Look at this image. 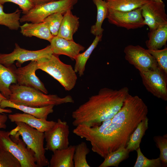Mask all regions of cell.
<instances>
[{
    "mask_svg": "<svg viewBox=\"0 0 167 167\" xmlns=\"http://www.w3.org/2000/svg\"><path fill=\"white\" fill-rule=\"evenodd\" d=\"M148 113L142 99L129 93L109 125L101 134L86 140L90 142L93 152L105 158L111 152L126 148L131 135Z\"/></svg>",
    "mask_w": 167,
    "mask_h": 167,
    "instance_id": "obj_1",
    "label": "cell"
},
{
    "mask_svg": "<svg viewBox=\"0 0 167 167\" xmlns=\"http://www.w3.org/2000/svg\"><path fill=\"white\" fill-rule=\"evenodd\" d=\"M129 93L126 87L118 90L104 88L96 95L74 111L73 125L92 127L100 125L103 122L112 118L121 108Z\"/></svg>",
    "mask_w": 167,
    "mask_h": 167,
    "instance_id": "obj_2",
    "label": "cell"
},
{
    "mask_svg": "<svg viewBox=\"0 0 167 167\" xmlns=\"http://www.w3.org/2000/svg\"><path fill=\"white\" fill-rule=\"evenodd\" d=\"M10 89L11 93L7 100L19 105L42 107L74 102L70 95L61 98L56 95H47L34 88L17 84H11Z\"/></svg>",
    "mask_w": 167,
    "mask_h": 167,
    "instance_id": "obj_3",
    "label": "cell"
},
{
    "mask_svg": "<svg viewBox=\"0 0 167 167\" xmlns=\"http://www.w3.org/2000/svg\"><path fill=\"white\" fill-rule=\"evenodd\" d=\"M15 123L16 126L9 132L10 135L16 137L21 136L27 146L34 152L38 167L48 166L49 161L45 155L44 147V133L24 122Z\"/></svg>",
    "mask_w": 167,
    "mask_h": 167,
    "instance_id": "obj_4",
    "label": "cell"
},
{
    "mask_svg": "<svg viewBox=\"0 0 167 167\" xmlns=\"http://www.w3.org/2000/svg\"><path fill=\"white\" fill-rule=\"evenodd\" d=\"M36 61L39 69L53 77L66 91H70L74 88L77 80L76 73L71 65L62 62L58 55L53 54Z\"/></svg>",
    "mask_w": 167,
    "mask_h": 167,
    "instance_id": "obj_5",
    "label": "cell"
},
{
    "mask_svg": "<svg viewBox=\"0 0 167 167\" xmlns=\"http://www.w3.org/2000/svg\"><path fill=\"white\" fill-rule=\"evenodd\" d=\"M26 146L19 137L11 136L9 131L0 130V148L11 153L21 167H38L34 152Z\"/></svg>",
    "mask_w": 167,
    "mask_h": 167,
    "instance_id": "obj_6",
    "label": "cell"
},
{
    "mask_svg": "<svg viewBox=\"0 0 167 167\" xmlns=\"http://www.w3.org/2000/svg\"><path fill=\"white\" fill-rule=\"evenodd\" d=\"M78 0H59L35 6L28 12L20 17V22L33 23L41 22L52 14H64L68 10H71Z\"/></svg>",
    "mask_w": 167,
    "mask_h": 167,
    "instance_id": "obj_7",
    "label": "cell"
},
{
    "mask_svg": "<svg viewBox=\"0 0 167 167\" xmlns=\"http://www.w3.org/2000/svg\"><path fill=\"white\" fill-rule=\"evenodd\" d=\"M53 54L50 45L37 50H30L22 48L15 43L13 51L8 54L0 53V62L8 67L13 65L15 61L17 67H20L25 62L37 61L43 58L49 57Z\"/></svg>",
    "mask_w": 167,
    "mask_h": 167,
    "instance_id": "obj_8",
    "label": "cell"
},
{
    "mask_svg": "<svg viewBox=\"0 0 167 167\" xmlns=\"http://www.w3.org/2000/svg\"><path fill=\"white\" fill-rule=\"evenodd\" d=\"M143 84L148 92L156 97L167 101V76L158 67L139 72Z\"/></svg>",
    "mask_w": 167,
    "mask_h": 167,
    "instance_id": "obj_9",
    "label": "cell"
},
{
    "mask_svg": "<svg viewBox=\"0 0 167 167\" xmlns=\"http://www.w3.org/2000/svg\"><path fill=\"white\" fill-rule=\"evenodd\" d=\"M69 126L67 122L58 118L54 125L44 132L45 149L54 152L67 148L69 145Z\"/></svg>",
    "mask_w": 167,
    "mask_h": 167,
    "instance_id": "obj_10",
    "label": "cell"
},
{
    "mask_svg": "<svg viewBox=\"0 0 167 167\" xmlns=\"http://www.w3.org/2000/svg\"><path fill=\"white\" fill-rule=\"evenodd\" d=\"M125 59L139 72L145 71L157 67L155 58L139 45H129L124 49Z\"/></svg>",
    "mask_w": 167,
    "mask_h": 167,
    "instance_id": "obj_11",
    "label": "cell"
},
{
    "mask_svg": "<svg viewBox=\"0 0 167 167\" xmlns=\"http://www.w3.org/2000/svg\"><path fill=\"white\" fill-rule=\"evenodd\" d=\"M8 67L14 75L18 84L34 88L46 94L48 93L44 84L36 75V71L39 69L37 61H31L27 65L18 68L13 64Z\"/></svg>",
    "mask_w": 167,
    "mask_h": 167,
    "instance_id": "obj_12",
    "label": "cell"
},
{
    "mask_svg": "<svg viewBox=\"0 0 167 167\" xmlns=\"http://www.w3.org/2000/svg\"><path fill=\"white\" fill-rule=\"evenodd\" d=\"M141 8L144 24L148 26L150 31L167 24V15L163 2L148 0Z\"/></svg>",
    "mask_w": 167,
    "mask_h": 167,
    "instance_id": "obj_13",
    "label": "cell"
},
{
    "mask_svg": "<svg viewBox=\"0 0 167 167\" xmlns=\"http://www.w3.org/2000/svg\"><path fill=\"white\" fill-rule=\"evenodd\" d=\"M141 8L129 11L109 10L107 17L109 23L129 30L141 28L145 25L141 14Z\"/></svg>",
    "mask_w": 167,
    "mask_h": 167,
    "instance_id": "obj_14",
    "label": "cell"
},
{
    "mask_svg": "<svg viewBox=\"0 0 167 167\" xmlns=\"http://www.w3.org/2000/svg\"><path fill=\"white\" fill-rule=\"evenodd\" d=\"M53 54L59 56L64 55L75 60L81 51H83L85 47L74 40L71 41L54 36L50 42Z\"/></svg>",
    "mask_w": 167,
    "mask_h": 167,
    "instance_id": "obj_15",
    "label": "cell"
},
{
    "mask_svg": "<svg viewBox=\"0 0 167 167\" xmlns=\"http://www.w3.org/2000/svg\"><path fill=\"white\" fill-rule=\"evenodd\" d=\"M8 118L12 122H22L44 133L51 129L56 122L53 121H49L46 119L38 118L24 113L9 114Z\"/></svg>",
    "mask_w": 167,
    "mask_h": 167,
    "instance_id": "obj_16",
    "label": "cell"
},
{
    "mask_svg": "<svg viewBox=\"0 0 167 167\" xmlns=\"http://www.w3.org/2000/svg\"><path fill=\"white\" fill-rule=\"evenodd\" d=\"M71 10L67 11L63 18L57 36L68 40L73 41V36L78 31L79 18L73 14Z\"/></svg>",
    "mask_w": 167,
    "mask_h": 167,
    "instance_id": "obj_17",
    "label": "cell"
},
{
    "mask_svg": "<svg viewBox=\"0 0 167 167\" xmlns=\"http://www.w3.org/2000/svg\"><path fill=\"white\" fill-rule=\"evenodd\" d=\"M20 28L21 33L26 37L35 36L50 42L54 36L44 21L37 23L26 22L20 26Z\"/></svg>",
    "mask_w": 167,
    "mask_h": 167,
    "instance_id": "obj_18",
    "label": "cell"
},
{
    "mask_svg": "<svg viewBox=\"0 0 167 167\" xmlns=\"http://www.w3.org/2000/svg\"><path fill=\"white\" fill-rule=\"evenodd\" d=\"M75 145H71L66 148L56 150L49 161L48 167H74L73 156Z\"/></svg>",
    "mask_w": 167,
    "mask_h": 167,
    "instance_id": "obj_19",
    "label": "cell"
},
{
    "mask_svg": "<svg viewBox=\"0 0 167 167\" xmlns=\"http://www.w3.org/2000/svg\"><path fill=\"white\" fill-rule=\"evenodd\" d=\"M54 105H52L42 107H34L14 104L7 99L3 100L0 104V108L5 109L9 107L20 110L39 118L47 119L48 115L53 112Z\"/></svg>",
    "mask_w": 167,
    "mask_h": 167,
    "instance_id": "obj_20",
    "label": "cell"
},
{
    "mask_svg": "<svg viewBox=\"0 0 167 167\" xmlns=\"http://www.w3.org/2000/svg\"><path fill=\"white\" fill-rule=\"evenodd\" d=\"M149 39L145 42L148 49H160L166 45L167 41V24L160 26L148 33Z\"/></svg>",
    "mask_w": 167,
    "mask_h": 167,
    "instance_id": "obj_21",
    "label": "cell"
},
{
    "mask_svg": "<svg viewBox=\"0 0 167 167\" xmlns=\"http://www.w3.org/2000/svg\"><path fill=\"white\" fill-rule=\"evenodd\" d=\"M97 10L96 20L95 24L91 28L90 32L93 35L102 36L104 29L102 28L103 23L107 18L109 9L105 0H92Z\"/></svg>",
    "mask_w": 167,
    "mask_h": 167,
    "instance_id": "obj_22",
    "label": "cell"
},
{
    "mask_svg": "<svg viewBox=\"0 0 167 167\" xmlns=\"http://www.w3.org/2000/svg\"><path fill=\"white\" fill-rule=\"evenodd\" d=\"M149 119L147 117L142 120L130 136L126 148L130 152L139 147L142 139L148 128Z\"/></svg>",
    "mask_w": 167,
    "mask_h": 167,
    "instance_id": "obj_23",
    "label": "cell"
},
{
    "mask_svg": "<svg viewBox=\"0 0 167 167\" xmlns=\"http://www.w3.org/2000/svg\"><path fill=\"white\" fill-rule=\"evenodd\" d=\"M148 0H105L109 10L129 11L142 6Z\"/></svg>",
    "mask_w": 167,
    "mask_h": 167,
    "instance_id": "obj_24",
    "label": "cell"
},
{
    "mask_svg": "<svg viewBox=\"0 0 167 167\" xmlns=\"http://www.w3.org/2000/svg\"><path fill=\"white\" fill-rule=\"evenodd\" d=\"M102 37V36H96L93 42L87 50L83 53H80L75 58L74 70L80 77L84 75L87 61L99 42L101 41Z\"/></svg>",
    "mask_w": 167,
    "mask_h": 167,
    "instance_id": "obj_25",
    "label": "cell"
},
{
    "mask_svg": "<svg viewBox=\"0 0 167 167\" xmlns=\"http://www.w3.org/2000/svg\"><path fill=\"white\" fill-rule=\"evenodd\" d=\"M17 83L15 76L10 69L0 62V92L7 99L11 93L10 85Z\"/></svg>",
    "mask_w": 167,
    "mask_h": 167,
    "instance_id": "obj_26",
    "label": "cell"
},
{
    "mask_svg": "<svg viewBox=\"0 0 167 167\" xmlns=\"http://www.w3.org/2000/svg\"><path fill=\"white\" fill-rule=\"evenodd\" d=\"M21 11L17 9L14 12L6 13L3 11V5L0 4V25L6 27L11 30H18L20 27Z\"/></svg>",
    "mask_w": 167,
    "mask_h": 167,
    "instance_id": "obj_27",
    "label": "cell"
},
{
    "mask_svg": "<svg viewBox=\"0 0 167 167\" xmlns=\"http://www.w3.org/2000/svg\"><path fill=\"white\" fill-rule=\"evenodd\" d=\"M130 152L126 148L122 147L111 152L104 158V160L99 167H118L120 163L129 157Z\"/></svg>",
    "mask_w": 167,
    "mask_h": 167,
    "instance_id": "obj_28",
    "label": "cell"
},
{
    "mask_svg": "<svg viewBox=\"0 0 167 167\" xmlns=\"http://www.w3.org/2000/svg\"><path fill=\"white\" fill-rule=\"evenodd\" d=\"M90 152L86 143L84 142L75 145L73 156L74 167H90L87 160V156Z\"/></svg>",
    "mask_w": 167,
    "mask_h": 167,
    "instance_id": "obj_29",
    "label": "cell"
},
{
    "mask_svg": "<svg viewBox=\"0 0 167 167\" xmlns=\"http://www.w3.org/2000/svg\"><path fill=\"white\" fill-rule=\"evenodd\" d=\"M136 151L137 152V157L134 167H161L163 166L159 157L150 159L143 155L140 147Z\"/></svg>",
    "mask_w": 167,
    "mask_h": 167,
    "instance_id": "obj_30",
    "label": "cell"
},
{
    "mask_svg": "<svg viewBox=\"0 0 167 167\" xmlns=\"http://www.w3.org/2000/svg\"><path fill=\"white\" fill-rule=\"evenodd\" d=\"M61 13H55L49 16L43 21L47 24L52 34L57 36L63 18Z\"/></svg>",
    "mask_w": 167,
    "mask_h": 167,
    "instance_id": "obj_31",
    "label": "cell"
},
{
    "mask_svg": "<svg viewBox=\"0 0 167 167\" xmlns=\"http://www.w3.org/2000/svg\"><path fill=\"white\" fill-rule=\"evenodd\" d=\"M147 50L155 59L158 67L167 76V48Z\"/></svg>",
    "mask_w": 167,
    "mask_h": 167,
    "instance_id": "obj_32",
    "label": "cell"
},
{
    "mask_svg": "<svg viewBox=\"0 0 167 167\" xmlns=\"http://www.w3.org/2000/svg\"><path fill=\"white\" fill-rule=\"evenodd\" d=\"M153 140L157 147L160 151L159 157L162 165H167V135L163 136L156 135L154 136Z\"/></svg>",
    "mask_w": 167,
    "mask_h": 167,
    "instance_id": "obj_33",
    "label": "cell"
},
{
    "mask_svg": "<svg viewBox=\"0 0 167 167\" xmlns=\"http://www.w3.org/2000/svg\"><path fill=\"white\" fill-rule=\"evenodd\" d=\"M0 167H21L18 160L10 152L0 148Z\"/></svg>",
    "mask_w": 167,
    "mask_h": 167,
    "instance_id": "obj_34",
    "label": "cell"
},
{
    "mask_svg": "<svg viewBox=\"0 0 167 167\" xmlns=\"http://www.w3.org/2000/svg\"><path fill=\"white\" fill-rule=\"evenodd\" d=\"M7 2L17 5L22 9L24 14L27 13L35 6L32 0H0V4L2 5Z\"/></svg>",
    "mask_w": 167,
    "mask_h": 167,
    "instance_id": "obj_35",
    "label": "cell"
},
{
    "mask_svg": "<svg viewBox=\"0 0 167 167\" xmlns=\"http://www.w3.org/2000/svg\"><path fill=\"white\" fill-rule=\"evenodd\" d=\"M8 117L5 113H0V130L1 129H5L6 127V122Z\"/></svg>",
    "mask_w": 167,
    "mask_h": 167,
    "instance_id": "obj_36",
    "label": "cell"
},
{
    "mask_svg": "<svg viewBox=\"0 0 167 167\" xmlns=\"http://www.w3.org/2000/svg\"><path fill=\"white\" fill-rule=\"evenodd\" d=\"M59 0H32L35 6L40 5L51 2Z\"/></svg>",
    "mask_w": 167,
    "mask_h": 167,
    "instance_id": "obj_37",
    "label": "cell"
},
{
    "mask_svg": "<svg viewBox=\"0 0 167 167\" xmlns=\"http://www.w3.org/2000/svg\"><path fill=\"white\" fill-rule=\"evenodd\" d=\"M12 112L11 109H5L0 108V113H11Z\"/></svg>",
    "mask_w": 167,
    "mask_h": 167,
    "instance_id": "obj_38",
    "label": "cell"
},
{
    "mask_svg": "<svg viewBox=\"0 0 167 167\" xmlns=\"http://www.w3.org/2000/svg\"><path fill=\"white\" fill-rule=\"evenodd\" d=\"M7 99L0 92V104L1 102L3 100Z\"/></svg>",
    "mask_w": 167,
    "mask_h": 167,
    "instance_id": "obj_39",
    "label": "cell"
},
{
    "mask_svg": "<svg viewBox=\"0 0 167 167\" xmlns=\"http://www.w3.org/2000/svg\"><path fill=\"white\" fill-rule=\"evenodd\" d=\"M153 0L156 2H163L162 0Z\"/></svg>",
    "mask_w": 167,
    "mask_h": 167,
    "instance_id": "obj_40",
    "label": "cell"
}]
</instances>
